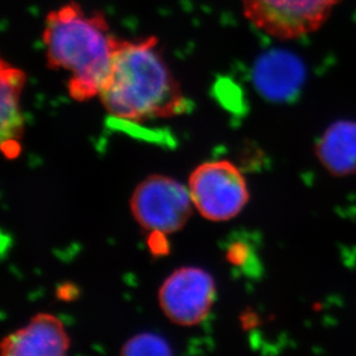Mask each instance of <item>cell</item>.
I'll return each mask as SVG.
<instances>
[{
    "instance_id": "6da1fadb",
    "label": "cell",
    "mask_w": 356,
    "mask_h": 356,
    "mask_svg": "<svg viewBox=\"0 0 356 356\" xmlns=\"http://www.w3.org/2000/svg\"><path fill=\"white\" fill-rule=\"evenodd\" d=\"M99 99L119 120L143 122L184 115L189 108L156 36L118 38Z\"/></svg>"
},
{
    "instance_id": "7a4b0ae2",
    "label": "cell",
    "mask_w": 356,
    "mask_h": 356,
    "mask_svg": "<svg viewBox=\"0 0 356 356\" xmlns=\"http://www.w3.org/2000/svg\"><path fill=\"white\" fill-rule=\"evenodd\" d=\"M47 67L68 73L74 101L98 97L108 78L118 38L101 12H88L75 1L47 13L42 31Z\"/></svg>"
},
{
    "instance_id": "3957f363",
    "label": "cell",
    "mask_w": 356,
    "mask_h": 356,
    "mask_svg": "<svg viewBox=\"0 0 356 356\" xmlns=\"http://www.w3.org/2000/svg\"><path fill=\"white\" fill-rule=\"evenodd\" d=\"M245 17L278 40H296L318 31L340 0H240Z\"/></svg>"
},
{
    "instance_id": "277c9868",
    "label": "cell",
    "mask_w": 356,
    "mask_h": 356,
    "mask_svg": "<svg viewBox=\"0 0 356 356\" xmlns=\"http://www.w3.org/2000/svg\"><path fill=\"white\" fill-rule=\"evenodd\" d=\"M188 188L198 212L212 222L234 218L249 201L245 177L227 161L197 166L191 175Z\"/></svg>"
},
{
    "instance_id": "5b68a950",
    "label": "cell",
    "mask_w": 356,
    "mask_h": 356,
    "mask_svg": "<svg viewBox=\"0 0 356 356\" xmlns=\"http://www.w3.org/2000/svg\"><path fill=\"white\" fill-rule=\"evenodd\" d=\"M189 188L165 175H155L136 187L131 198V213L149 232H178L193 212Z\"/></svg>"
},
{
    "instance_id": "8992f818",
    "label": "cell",
    "mask_w": 356,
    "mask_h": 356,
    "mask_svg": "<svg viewBox=\"0 0 356 356\" xmlns=\"http://www.w3.org/2000/svg\"><path fill=\"white\" fill-rule=\"evenodd\" d=\"M215 296V280L210 273L201 268L184 266L163 282L159 306L175 324L197 325L210 313Z\"/></svg>"
},
{
    "instance_id": "52a82bcc",
    "label": "cell",
    "mask_w": 356,
    "mask_h": 356,
    "mask_svg": "<svg viewBox=\"0 0 356 356\" xmlns=\"http://www.w3.org/2000/svg\"><path fill=\"white\" fill-rule=\"evenodd\" d=\"M71 346L64 324L51 314H38L28 325L6 337L1 343L5 356H61Z\"/></svg>"
},
{
    "instance_id": "ba28073f",
    "label": "cell",
    "mask_w": 356,
    "mask_h": 356,
    "mask_svg": "<svg viewBox=\"0 0 356 356\" xmlns=\"http://www.w3.org/2000/svg\"><path fill=\"white\" fill-rule=\"evenodd\" d=\"M305 65L296 54L285 50L270 51L256 63L254 83L263 97L273 102H289L305 83Z\"/></svg>"
},
{
    "instance_id": "9c48e42d",
    "label": "cell",
    "mask_w": 356,
    "mask_h": 356,
    "mask_svg": "<svg viewBox=\"0 0 356 356\" xmlns=\"http://www.w3.org/2000/svg\"><path fill=\"white\" fill-rule=\"evenodd\" d=\"M27 74L5 59L0 61V96H1V149L7 159L20 154L24 119L21 111V94Z\"/></svg>"
},
{
    "instance_id": "30bf717a",
    "label": "cell",
    "mask_w": 356,
    "mask_h": 356,
    "mask_svg": "<svg viewBox=\"0 0 356 356\" xmlns=\"http://www.w3.org/2000/svg\"><path fill=\"white\" fill-rule=\"evenodd\" d=\"M317 156L332 175L356 173V121H338L330 126L319 140Z\"/></svg>"
},
{
    "instance_id": "8fae6325",
    "label": "cell",
    "mask_w": 356,
    "mask_h": 356,
    "mask_svg": "<svg viewBox=\"0 0 356 356\" xmlns=\"http://www.w3.org/2000/svg\"><path fill=\"white\" fill-rule=\"evenodd\" d=\"M173 353L168 341L154 333H141L124 343L121 355H171Z\"/></svg>"
}]
</instances>
